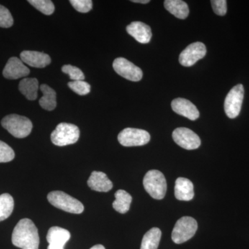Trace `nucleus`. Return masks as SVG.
I'll use <instances>...</instances> for the list:
<instances>
[{
    "label": "nucleus",
    "mask_w": 249,
    "mask_h": 249,
    "mask_svg": "<svg viewBox=\"0 0 249 249\" xmlns=\"http://www.w3.org/2000/svg\"><path fill=\"white\" fill-rule=\"evenodd\" d=\"M12 243L22 249H38L40 244L38 231L31 219H21L14 228Z\"/></svg>",
    "instance_id": "obj_1"
},
{
    "label": "nucleus",
    "mask_w": 249,
    "mask_h": 249,
    "mask_svg": "<svg viewBox=\"0 0 249 249\" xmlns=\"http://www.w3.org/2000/svg\"><path fill=\"white\" fill-rule=\"evenodd\" d=\"M1 124L11 135L18 139L28 137L33 129L32 123L28 118L18 114L5 116L1 120Z\"/></svg>",
    "instance_id": "obj_2"
},
{
    "label": "nucleus",
    "mask_w": 249,
    "mask_h": 249,
    "mask_svg": "<svg viewBox=\"0 0 249 249\" xmlns=\"http://www.w3.org/2000/svg\"><path fill=\"white\" fill-rule=\"evenodd\" d=\"M144 188L147 193L155 199L165 197L167 191L166 180L163 174L157 170L147 172L143 178Z\"/></svg>",
    "instance_id": "obj_3"
},
{
    "label": "nucleus",
    "mask_w": 249,
    "mask_h": 249,
    "mask_svg": "<svg viewBox=\"0 0 249 249\" xmlns=\"http://www.w3.org/2000/svg\"><path fill=\"white\" fill-rule=\"evenodd\" d=\"M47 199L51 204L65 212L80 214L84 211V206L80 201L62 191L51 192Z\"/></svg>",
    "instance_id": "obj_4"
},
{
    "label": "nucleus",
    "mask_w": 249,
    "mask_h": 249,
    "mask_svg": "<svg viewBox=\"0 0 249 249\" xmlns=\"http://www.w3.org/2000/svg\"><path fill=\"white\" fill-rule=\"evenodd\" d=\"M80 129L73 124L61 123L51 134V140L57 146H66L78 142Z\"/></svg>",
    "instance_id": "obj_5"
},
{
    "label": "nucleus",
    "mask_w": 249,
    "mask_h": 249,
    "mask_svg": "<svg viewBox=\"0 0 249 249\" xmlns=\"http://www.w3.org/2000/svg\"><path fill=\"white\" fill-rule=\"evenodd\" d=\"M197 227V222L194 218L181 217L175 224L172 232V240L178 245L184 243L195 235Z\"/></svg>",
    "instance_id": "obj_6"
},
{
    "label": "nucleus",
    "mask_w": 249,
    "mask_h": 249,
    "mask_svg": "<svg viewBox=\"0 0 249 249\" xmlns=\"http://www.w3.org/2000/svg\"><path fill=\"white\" fill-rule=\"evenodd\" d=\"M245 89L243 85H237L231 89L224 101V110L228 117L235 119L240 114L243 103Z\"/></svg>",
    "instance_id": "obj_7"
},
{
    "label": "nucleus",
    "mask_w": 249,
    "mask_h": 249,
    "mask_svg": "<svg viewBox=\"0 0 249 249\" xmlns=\"http://www.w3.org/2000/svg\"><path fill=\"white\" fill-rule=\"evenodd\" d=\"M118 140L124 147L142 146L150 142V135L143 129L128 127L121 131Z\"/></svg>",
    "instance_id": "obj_8"
},
{
    "label": "nucleus",
    "mask_w": 249,
    "mask_h": 249,
    "mask_svg": "<svg viewBox=\"0 0 249 249\" xmlns=\"http://www.w3.org/2000/svg\"><path fill=\"white\" fill-rule=\"evenodd\" d=\"M114 71L130 81H140L142 78V71L139 67L124 58H118L113 62Z\"/></svg>",
    "instance_id": "obj_9"
},
{
    "label": "nucleus",
    "mask_w": 249,
    "mask_h": 249,
    "mask_svg": "<svg viewBox=\"0 0 249 249\" xmlns=\"http://www.w3.org/2000/svg\"><path fill=\"white\" fill-rule=\"evenodd\" d=\"M173 138L178 145L186 150H196L201 145L199 136L186 127L175 129L173 133Z\"/></svg>",
    "instance_id": "obj_10"
},
{
    "label": "nucleus",
    "mask_w": 249,
    "mask_h": 249,
    "mask_svg": "<svg viewBox=\"0 0 249 249\" xmlns=\"http://www.w3.org/2000/svg\"><path fill=\"white\" fill-rule=\"evenodd\" d=\"M206 54V47L204 44L200 42H194L181 52L178 60L182 66L191 67L204 58Z\"/></svg>",
    "instance_id": "obj_11"
},
{
    "label": "nucleus",
    "mask_w": 249,
    "mask_h": 249,
    "mask_svg": "<svg viewBox=\"0 0 249 249\" xmlns=\"http://www.w3.org/2000/svg\"><path fill=\"white\" fill-rule=\"evenodd\" d=\"M30 70L24 65L21 59L12 57L9 58L3 70V76L6 79L16 80L27 76Z\"/></svg>",
    "instance_id": "obj_12"
},
{
    "label": "nucleus",
    "mask_w": 249,
    "mask_h": 249,
    "mask_svg": "<svg viewBox=\"0 0 249 249\" xmlns=\"http://www.w3.org/2000/svg\"><path fill=\"white\" fill-rule=\"evenodd\" d=\"M171 106L175 112L190 120L196 121L199 117V111L196 106L185 98H178L174 99L172 101Z\"/></svg>",
    "instance_id": "obj_13"
},
{
    "label": "nucleus",
    "mask_w": 249,
    "mask_h": 249,
    "mask_svg": "<svg viewBox=\"0 0 249 249\" xmlns=\"http://www.w3.org/2000/svg\"><path fill=\"white\" fill-rule=\"evenodd\" d=\"M71 237L69 231L61 227H53L49 229L47 235L49 243L47 249H64V246Z\"/></svg>",
    "instance_id": "obj_14"
},
{
    "label": "nucleus",
    "mask_w": 249,
    "mask_h": 249,
    "mask_svg": "<svg viewBox=\"0 0 249 249\" xmlns=\"http://www.w3.org/2000/svg\"><path fill=\"white\" fill-rule=\"evenodd\" d=\"M127 32L132 36L137 42L142 44L150 42L152 38L151 28L145 23L142 22H133L126 28Z\"/></svg>",
    "instance_id": "obj_15"
},
{
    "label": "nucleus",
    "mask_w": 249,
    "mask_h": 249,
    "mask_svg": "<svg viewBox=\"0 0 249 249\" xmlns=\"http://www.w3.org/2000/svg\"><path fill=\"white\" fill-rule=\"evenodd\" d=\"M20 58L24 63L36 68H44L52 62L47 54L34 51H24L20 53Z\"/></svg>",
    "instance_id": "obj_16"
},
{
    "label": "nucleus",
    "mask_w": 249,
    "mask_h": 249,
    "mask_svg": "<svg viewBox=\"0 0 249 249\" xmlns=\"http://www.w3.org/2000/svg\"><path fill=\"white\" fill-rule=\"evenodd\" d=\"M88 184L91 190L107 193L112 189L113 183L103 172L93 171L90 175Z\"/></svg>",
    "instance_id": "obj_17"
},
{
    "label": "nucleus",
    "mask_w": 249,
    "mask_h": 249,
    "mask_svg": "<svg viewBox=\"0 0 249 249\" xmlns=\"http://www.w3.org/2000/svg\"><path fill=\"white\" fill-rule=\"evenodd\" d=\"M175 196L178 200H192L195 196L193 183L188 178H178L175 182Z\"/></svg>",
    "instance_id": "obj_18"
},
{
    "label": "nucleus",
    "mask_w": 249,
    "mask_h": 249,
    "mask_svg": "<svg viewBox=\"0 0 249 249\" xmlns=\"http://www.w3.org/2000/svg\"><path fill=\"white\" fill-rule=\"evenodd\" d=\"M164 6L167 11L178 19H186L189 15L188 4L181 0H165Z\"/></svg>",
    "instance_id": "obj_19"
},
{
    "label": "nucleus",
    "mask_w": 249,
    "mask_h": 249,
    "mask_svg": "<svg viewBox=\"0 0 249 249\" xmlns=\"http://www.w3.org/2000/svg\"><path fill=\"white\" fill-rule=\"evenodd\" d=\"M38 80L35 78H26L19 84L20 92L29 101H34L37 97Z\"/></svg>",
    "instance_id": "obj_20"
},
{
    "label": "nucleus",
    "mask_w": 249,
    "mask_h": 249,
    "mask_svg": "<svg viewBox=\"0 0 249 249\" xmlns=\"http://www.w3.org/2000/svg\"><path fill=\"white\" fill-rule=\"evenodd\" d=\"M40 90L43 96L39 101L40 106L46 110H53L56 107V93L52 88L45 84L41 85Z\"/></svg>",
    "instance_id": "obj_21"
},
{
    "label": "nucleus",
    "mask_w": 249,
    "mask_h": 249,
    "mask_svg": "<svg viewBox=\"0 0 249 249\" xmlns=\"http://www.w3.org/2000/svg\"><path fill=\"white\" fill-rule=\"evenodd\" d=\"M115 199L112 204L114 209L119 213H126L130 208L132 196L124 190H119L116 192Z\"/></svg>",
    "instance_id": "obj_22"
},
{
    "label": "nucleus",
    "mask_w": 249,
    "mask_h": 249,
    "mask_svg": "<svg viewBox=\"0 0 249 249\" xmlns=\"http://www.w3.org/2000/svg\"><path fill=\"white\" fill-rule=\"evenodd\" d=\"M161 238V231L158 228H152L142 237L141 249H157Z\"/></svg>",
    "instance_id": "obj_23"
},
{
    "label": "nucleus",
    "mask_w": 249,
    "mask_h": 249,
    "mask_svg": "<svg viewBox=\"0 0 249 249\" xmlns=\"http://www.w3.org/2000/svg\"><path fill=\"white\" fill-rule=\"evenodd\" d=\"M14 209V198L8 193L0 196V222L7 219Z\"/></svg>",
    "instance_id": "obj_24"
},
{
    "label": "nucleus",
    "mask_w": 249,
    "mask_h": 249,
    "mask_svg": "<svg viewBox=\"0 0 249 249\" xmlns=\"http://www.w3.org/2000/svg\"><path fill=\"white\" fill-rule=\"evenodd\" d=\"M28 2L30 3L36 9L47 16L53 14L55 11L53 3L50 0H29Z\"/></svg>",
    "instance_id": "obj_25"
},
{
    "label": "nucleus",
    "mask_w": 249,
    "mask_h": 249,
    "mask_svg": "<svg viewBox=\"0 0 249 249\" xmlns=\"http://www.w3.org/2000/svg\"><path fill=\"white\" fill-rule=\"evenodd\" d=\"M69 88L80 96L88 94L91 90V86L89 83L83 80H76L68 83Z\"/></svg>",
    "instance_id": "obj_26"
},
{
    "label": "nucleus",
    "mask_w": 249,
    "mask_h": 249,
    "mask_svg": "<svg viewBox=\"0 0 249 249\" xmlns=\"http://www.w3.org/2000/svg\"><path fill=\"white\" fill-rule=\"evenodd\" d=\"M14 158V150L6 142L0 141V163H7Z\"/></svg>",
    "instance_id": "obj_27"
},
{
    "label": "nucleus",
    "mask_w": 249,
    "mask_h": 249,
    "mask_svg": "<svg viewBox=\"0 0 249 249\" xmlns=\"http://www.w3.org/2000/svg\"><path fill=\"white\" fill-rule=\"evenodd\" d=\"M62 71L66 74L69 75L70 78L73 81L76 80H83L85 79L84 73L80 70L79 68L72 65H64L62 67Z\"/></svg>",
    "instance_id": "obj_28"
},
{
    "label": "nucleus",
    "mask_w": 249,
    "mask_h": 249,
    "mask_svg": "<svg viewBox=\"0 0 249 249\" xmlns=\"http://www.w3.org/2000/svg\"><path fill=\"white\" fill-rule=\"evenodd\" d=\"M14 24V18L9 9L0 4V27L9 28Z\"/></svg>",
    "instance_id": "obj_29"
},
{
    "label": "nucleus",
    "mask_w": 249,
    "mask_h": 249,
    "mask_svg": "<svg viewBox=\"0 0 249 249\" xmlns=\"http://www.w3.org/2000/svg\"><path fill=\"white\" fill-rule=\"evenodd\" d=\"M70 2L77 11L83 14H86L92 9L93 2L91 0H71Z\"/></svg>",
    "instance_id": "obj_30"
},
{
    "label": "nucleus",
    "mask_w": 249,
    "mask_h": 249,
    "mask_svg": "<svg viewBox=\"0 0 249 249\" xmlns=\"http://www.w3.org/2000/svg\"><path fill=\"white\" fill-rule=\"evenodd\" d=\"M214 12L218 16H225L227 12V1L226 0H212L211 1Z\"/></svg>",
    "instance_id": "obj_31"
},
{
    "label": "nucleus",
    "mask_w": 249,
    "mask_h": 249,
    "mask_svg": "<svg viewBox=\"0 0 249 249\" xmlns=\"http://www.w3.org/2000/svg\"><path fill=\"white\" fill-rule=\"evenodd\" d=\"M131 1L134 3H140V4H147L150 2L149 0H132Z\"/></svg>",
    "instance_id": "obj_32"
},
{
    "label": "nucleus",
    "mask_w": 249,
    "mask_h": 249,
    "mask_svg": "<svg viewBox=\"0 0 249 249\" xmlns=\"http://www.w3.org/2000/svg\"><path fill=\"white\" fill-rule=\"evenodd\" d=\"M90 249H106L103 245H97L93 246V247H91Z\"/></svg>",
    "instance_id": "obj_33"
}]
</instances>
